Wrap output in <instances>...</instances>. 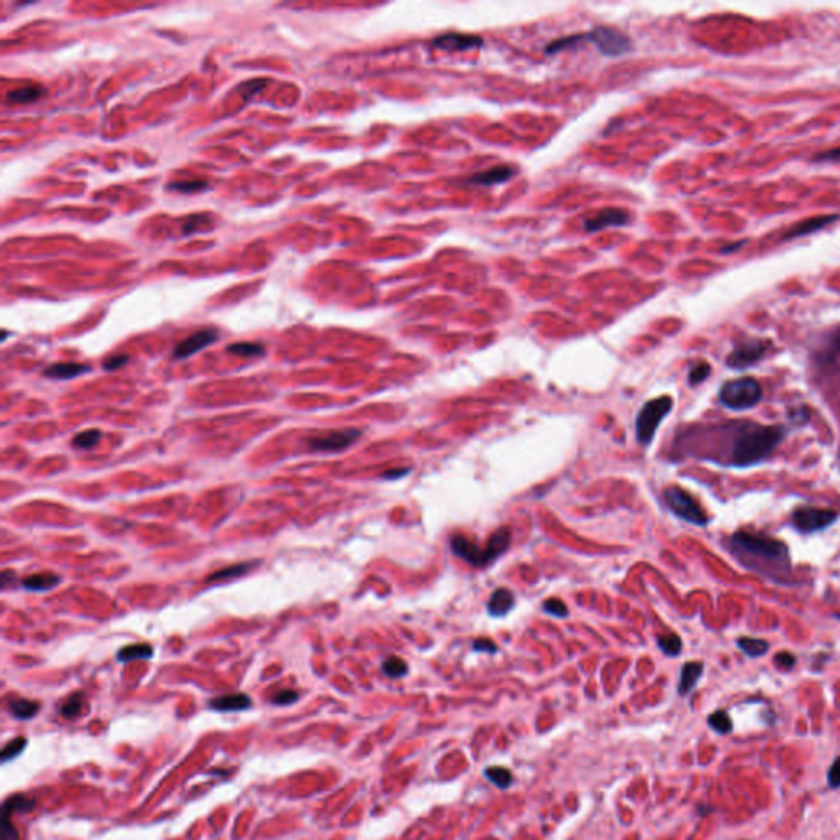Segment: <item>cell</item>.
Instances as JSON below:
<instances>
[{
    "mask_svg": "<svg viewBox=\"0 0 840 840\" xmlns=\"http://www.w3.org/2000/svg\"><path fill=\"white\" fill-rule=\"evenodd\" d=\"M785 429L781 425H757L748 424L739 429L734 437L731 461L732 465L752 466L765 460L775 446H778L785 437Z\"/></svg>",
    "mask_w": 840,
    "mask_h": 840,
    "instance_id": "6da1fadb",
    "label": "cell"
},
{
    "mask_svg": "<svg viewBox=\"0 0 840 840\" xmlns=\"http://www.w3.org/2000/svg\"><path fill=\"white\" fill-rule=\"evenodd\" d=\"M761 386L753 377H740L726 382L721 387L719 399L724 406L732 409V411H744L750 409L761 401Z\"/></svg>",
    "mask_w": 840,
    "mask_h": 840,
    "instance_id": "7a4b0ae2",
    "label": "cell"
},
{
    "mask_svg": "<svg viewBox=\"0 0 840 840\" xmlns=\"http://www.w3.org/2000/svg\"><path fill=\"white\" fill-rule=\"evenodd\" d=\"M671 409H673V399L668 396L656 397L645 404L635 420V433L640 443L648 445L652 442L660 422L668 416Z\"/></svg>",
    "mask_w": 840,
    "mask_h": 840,
    "instance_id": "3957f363",
    "label": "cell"
},
{
    "mask_svg": "<svg viewBox=\"0 0 840 840\" xmlns=\"http://www.w3.org/2000/svg\"><path fill=\"white\" fill-rule=\"evenodd\" d=\"M734 543L739 548L747 551L750 555L763 556L766 560H786L788 548L780 540L770 538L766 535H757L748 532H737L732 537Z\"/></svg>",
    "mask_w": 840,
    "mask_h": 840,
    "instance_id": "277c9868",
    "label": "cell"
},
{
    "mask_svg": "<svg viewBox=\"0 0 840 840\" xmlns=\"http://www.w3.org/2000/svg\"><path fill=\"white\" fill-rule=\"evenodd\" d=\"M663 499L666 506L673 511V514L682 519V521L691 522L695 525H706L709 522L706 512L702 511L700 504L696 502V499L692 497L690 492L681 490V487H666L663 491Z\"/></svg>",
    "mask_w": 840,
    "mask_h": 840,
    "instance_id": "5b68a950",
    "label": "cell"
},
{
    "mask_svg": "<svg viewBox=\"0 0 840 840\" xmlns=\"http://www.w3.org/2000/svg\"><path fill=\"white\" fill-rule=\"evenodd\" d=\"M581 40L595 43L597 50L606 56H619L630 50L629 36L616 28H607V26H597L590 33L581 35Z\"/></svg>",
    "mask_w": 840,
    "mask_h": 840,
    "instance_id": "8992f818",
    "label": "cell"
},
{
    "mask_svg": "<svg viewBox=\"0 0 840 840\" xmlns=\"http://www.w3.org/2000/svg\"><path fill=\"white\" fill-rule=\"evenodd\" d=\"M839 514L831 509L817 507H797L791 516V522L802 534L817 532L832 525L837 521Z\"/></svg>",
    "mask_w": 840,
    "mask_h": 840,
    "instance_id": "52a82bcc",
    "label": "cell"
},
{
    "mask_svg": "<svg viewBox=\"0 0 840 840\" xmlns=\"http://www.w3.org/2000/svg\"><path fill=\"white\" fill-rule=\"evenodd\" d=\"M360 435L361 430L358 429L335 430V432L319 435V437L309 440V448L317 453H337V451L346 450L353 445Z\"/></svg>",
    "mask_w": 840,
    "mask_h": 840,
    "instance_id": "ba28073f",
    "label": "cell"
},
{
    "mask_svg": "<svg viewBox=\"0 0 840 840\" xmlns=\"http://www.w3.org/2000/svg\"><path fill=\"white\" fill-rule=\"evenodd\" d=\"M766 350H768V343L763 340L745 341L727 356V366L734 368V370H744V368L752 366L763 358Z\"/></svg>",
    "mask_w": 840,
    "mask_h": 840,
    "instance_id": "9c48e42d",
    "label": "cell"
},
{
    "mask_svg": "<svg viewBox=\"0 0 840 840\" xmlns=\"http://www.w3.org/2000/svg\"><path fill=\"white\" fill-rule=\"evenodd\" d=\"M450 545L453 553L456 556H460L461 560H465L466 563H470L471 566H477V568H485V566H487L485 548L477 547L471 538L460 534L453 535L450 540Z\"/></svg>",
    "mask_w": 840,
    "mask_h": 840,
    "instance_id": "30bf717a",
    "label": "cell"
},
{
    "mask_svg": "<svg viewBox=\"0 0 840 840\" xmlns=\"http://www.w3.org/2000/svg\"><path fill=\"white\" fill-rule=\"evenodd\" d=\"M219 338V332L214 328H206V330H199V332L192 333L191 337L184 338L181 343L176 345L175 348V356L176 360H182V358H189V356L197 353V351H201L202 348H206L210 343H214L215 340Z\"/></svg>",
    "mask_w": 840,
    "mask_h": 840,
    "instance_id": "8fae6325",
    "label": "cell"
},
{
    "mask_svg": "<svg viewBox=\"0 0 840 840\" xmlns=\"http://www.w3.org/2000/svg\"><path fill=\"white\" fill-rule=\"evenodd\" d=\"M430 45L435 48L445 50V51H465L471 48H477L482 45V38L475 35H463V33H446L442 36H437L430 41Z\"/></svg>",
    "mask_w": 840,
    "mask_h": 840,
    "instance_id": "7c38bea8",
    "label": "cell"
},
{
    "mask_svg": "<svg viewBox=\"0 0 840 840\" xmlns=\"http://www.w3.org/2000/svg\"><path fill=\"white\" fill-rule=\"evenodd\" d=\"M630 220V215L626 212V210H617V209H611V210H602V212L592 215V217L586 219L585 220V228L587 232H599V230H604L607 227H621V225H626Z\"/></svg>",
    "mask_w": 840,
    "mask_h": 840,
    "instance_id": "4fadbf2b",
    "label": "cell"
},
{
    "mask_svg": "<svg viewBox=\"0 0 840 840\" xmlns=\"http://www.w3.org/2000/svg\"><path fill=\"white\" fill-rule=\"evenodd\" d=\"M512 542V529L511 527H501L487 538V543L485 547L486 553V563L491 565L492 561L497 560L504 551L509 548Z\"/></svg>",
    "mask_w": 840,
    "mask_h": 840,
    "instance_id": "5bb4252c",
    "label": "cell"
},
{
    "mask_svg": "<svg viewBox=\"0 0 840 840\" xmlns=\"http://www.w3.org/2000/svg\"><path fill=\"white\" fill-rule=\"evenodd\" d=\"M514 606H516V596H514V592L511 590H507V587H499V590L492 592L490 597L487 612L494 617H502L511 612Z\"/></svg>",
    "mask_w": 840,
    "mask_h": 840,
    "instance_id": "9a60e30c",
    "label": "cell"
},
{
    "mask_svg": "<svg viewBox=\"0 0 840 840\" xmlns=\"http://www.w3.org/2000/svg\"><path fill=\"white\" fill-rule=\"evenodd\" d=\"M251 704H253L251 697L243 695V692L219 696V697H215V700L210 701V707L215 709V711H222V712L245 711V709H248Z\"/></svg>",
    "mask_w": 840,
    "mask_h": 840,
    "instance_id": "2e32d148",
    "label": "cell"
},
{
    "mask_svg": "<svg viewBox=\"0 0 840 840\" xmlns=\"http://www.w3.org/2000/svg\"><path fill=\"white\" fill-rule=\"evenodd\" d=\"M702 671H704V665H702L701 661H687V663L682 666L678 685V692L681 696H686L687 692L695 690L697 681H700L702 676Z\"/></svg>",
    "mask_w": 840,
    "mask_h": 840,
    "instance_id": "e0dca14e",
    "label": "cell"
},
{
    "mask_svg": "<svg viewBox=\"0 0 840 840\" xmlns=\"http://www.w3.org/2000/svg\"><path fill=\"white\" fill-rule=\"evenodd\" d=\"M89 370L91 368L81 363H56L46 368L43 375L46 377H52V380H72V377L81 376Z\"/></svg>",
    "mask_w": 840,
    "mask_h": 840,
    "instance_id": "ac0fdd59",
    "label": "cell"
},
{
    "mask_svg": "<svg viewBox=\"0 0 840 840\" xmlns=\"http://www.w3.org/2000/svg\"><path fill=\"white\" fill-rule=\"evenodd\" d=\"M837 219H839L837 215H822V217L805 220V222L796 225L795 228L790 230V232L785 235V240H792V238H797V236L817 232V230L827 227L829 223L834 222V220H837Z\"/></svg>",
    "mask_w": 840,
    "mask_h": 840,
    "instance_id": "d6986e66",
    "label": "cell"
},
{
    "mask_svg": "<svg viewBox=\"0 0 840 840\" xmlns=\"http://www.w3.org/2000/svg\"><path fill=\"white\" fill-rule=\"evenodd\" d=\"M514 175H516V170H514V167H511V166H496L490 171L472 176L468 182L470 184H481V186H490V184H497V182H504V181L511 179Z\"/></svg>",
    "mask_w": 840,
    "mask_h": 840,
    "instance_id": "ffe728a7",
    "label": "cell"
},
{
    "mask_svg": "<svg viewBox=\"0 0 840 840\" xmlns=\"http://www.w3.org/2000/svg\"><path fill=\"white\" fill-rule=\"evenodd\" d=\"M61 578L55 573H36L23 580V586L30 591H48L60 585Z\"/></svg>",
    "mask_w": 840,
    "mask_h": 840,
    "instance_id": "44dd1931",
    "label": "cell"
},
{
    "mask_svg": "<svg viewBox=\"0 0 840 840\" xmlns=\"http://www.w3.org/2000/svg\"><path fill=\"white\" fill-rule=\"evenodd\" d=\"M43 96V87L38 84H28V86L13 89L7 94V101L13 104H30Z\"/></svg>",
    "mask_w": 840,
    "mask_h": 840,
    "instance_id": "7402d4cb",
    "label": "cell"
},
{
    "mask_svg": "<svg viewBox=\"0 0 840 840\" xmlns=\"http://www.w3.org/2000/svg\"><path fill=\"white\" fill-rule=\"evenodd\" d=\"M9 709H10V712H12L15 717L20 719V721H26V719L35 717L36 714H38L40 704L36 701L20 700V697H13V700L9 701Z\"/></svg>",
    "mask_w": 840,
    "mask_h": 840,
    "instance_id": "603a6c76",
    "label": "cell"
},
{
    "mask_svg": "<svg viewBox=\"0 0 840 840\" xmlns=\"http://www.w3.org/2000/svg\"><path fill=\"white\" fill-rule=\"evenodd\" d=\"M35 806H36V801L33 800V797H30L26 795H13L5 800L2 814H7V816H10V814H13V812L25 814V812L33 811Z\"/></svg>",
    "mask_w": 840,
    "mask_h": 840,
    "instance_id": "cb8c5ba5",
    "label": "cell"
},
{
    "mask_svg": "<svg viewBox=\"0 0 840 840\" xmlns=\"http://www.w3.org/2000/svg\"><path fill=\"white\" fill-rule=\"evenodd\" d=\"M151 656H153V647L150 643H135L127 645V647L120 650L117 653V660L122 661V663H127L131 660H143L151 658Z\"/></svg>",
    "mask_w": 840,
    "mask_h": 840,
    "instance_id": "d4e9b609",
    "label": "cell"
},
{
    "mask_svg": "<svg viewBox=\"0 0 840 840\" xmlns=\"http://www.w3.org/2000/svg\"><path fill=\"white\" fill-rule=\"evenodd\" d=\"M737 647L742 650L745 655L752 656V658H757V656L765 655L768 652L770 648V643L766 642L763 639H755V637H740L737 640Z\"/></svg>",
    "mask_w": 840,
    "mask_h": 840,
    "instance_id": "484cf974",
    "label": "cell"
},
{
    "mask_svg": "<svg viewBox=\"0 0 840 840\" xmlns=\"http://www.w3.org/2000/svg\"><path fill=\"white\" fill-rule=\"evenodd\" d=\"M485 776L492 785L501 788V790H507L514 781L512 773L504 766H490V768L485 770Z\"/></svg>",
    "mask_w": 840,
    "mask_h": 840,
    "instance_id": "4316f807",
    "label": "cell"
},
{
    "mask_svg": "<svg viewBox=\"0 0 840 840\" xmlns=\"http://www.w3.org/2000/svg\"><path fill=\"white\" fill-rule=\"evenodd\" d=\"M84 704H86L84 692H74L61 704V716L66 719H74L81 714Z\"/></svg>",
    "mask_w": 840,
    "mask_h": 840,
    "instance_id": "83f0119b",
    "label": "cell"
},
{
    "mask_svg": "<svg viewBox=\"0 0 840 840\" xmlns=\"http://www.w3.org/2000/svg\"><path fill=\"white\" fill-rule=\"evenodd\" d=\"M255 563H236L232 566H227V568H222L219 571H215L214 575H210L207 578L209 582H214V581H222V580H230V578H236V576H241L245 573H248L251 570V566Z\"/></svg>",
    "mask_w": 840,
    "mask_h": 840,
    "instance_id": "f1b7e54d",
    "label": "cell"
},
{
    "mask_svg": "<svg viewBox=\"0 0 840 840\" xmlns=\"http://www.w3.org/2000/svg\"><path fill=\"white\" fill-rule=\"evenodd\" d=\"M228 353L246 356V358H255V356L265 355V346L260 343H250V341H241V343H233L227 346Z\"/></svg>",
    "mask_w": 840,
    "mask_h": 840,
    "instance_id": "f546056e",
    "label": "cell"
},
{
    "mask_svg": "<svg viewBox=\"0 0 840 840\" xmlns=\"http://www.w3.org/2000/svg\"><path fill=\"white\" fill-rule=\"evenodd\" d=\"M709 726H711L714 731L721 735H726V734H731L732 729H734V724H732V719L729 717V714L726 711H716L712 712L711 716L707 719Z\"/></svg>",
    "mask_w": 840,
    "mask_h": 840,
    "instance_id": "4dcf8cb0",
    "label": "cell"
},
{
    "mask_svg": "<svg viewBox=\"0 0 840 840\" xmlns=\"http://www.w3.org/2000/svg\"><path fill=\"white\" fill-rule=\"evenodd\" d=\"M382 671H385L389 678H402V676L407 675L409 666L406 661L399 658V656H389V658H386L385 663H382Z\"/></svg>",
    "mask_w": 840,
    "mask_h": 840,
    "instance_id": "1f68e13d",
    "label": "cell"
},
{
    "mask_svg": "<svg viewBox=\"0 0 840 840\" xmlns=\"http://www.w3.org/2000/svg\"><path fill=\"white\" fill-rule=\"evenodd\" d=\"M658 647L665 655L676 656V655H680V652H681L682 642H681L678 634L671 632V634H666V635H661V637H658Z\"/></svg>",
    "mask_w": 840,
    "mask_h": 840,
    "instance_id": "d6a6232c",
    "label": "cell"
},
{
    "mask_svg": "<svg viewBox=\"0 0 840 840\" xmlns=\"http://www.w3.org/2000/svg\"><path fill=\"white\" fill-rule=\"evenodd\" d=\"M101 437H102L101 430H97V429L84 430V432L77 433L76 437L72 438V445H74L76 448L89 450V448H92V446H96L99 443V440H101Z\"/></svg>",
    "mask_w": 840,
    "mask_h": 840,
    "instance_id": "836d02e7",
    "label": "cell"
},
{
    "mask_svg": "<svg viewBox=\"0 0 840 840\" xmlns=\"http://www.w3.org/2000/svg\"><path fill=\"white\" fill-rule=\"evenodd\" d=\"M26 744L28 742H26L25 737H17V739L10 740L9 744H5V747L2 748V761H9L15 757H18V755L25 750Z\"/></svg>",
    "mask_w": 840,
    "mask_h": 840,
    "instance_id": "e575fe53",
    "label": "cell"
},
{
    "mask_svg": "<svg viewBox=\"0 0 840 840\" xmlns=\"http://www.w3.org/2000/svg\"><path fill=\"white\" fill-rule=\"evenodd\" d=\"M207 181H179V182H171L170 187L171 191H176V192H186V194H192V192H199V191H204V189H207Z\"/></svg>",
    "mask_w": 840,
    "mask_h": 840,
    "instance_id": "d590c367",
    "label": "cell"
},
{
    "mask_svg": "<svg viewBox=\"0 0 840 840\" xmlns=\"http://www.w3.org/2000/svg\"><path fill=\"white\" fill-rule=\"evenodd\" d=\"M543 611L555 617H568V607H566V604L561 599H556V597H551V599L543 602Z\"/></svg>",
    "mask_w": 840,
    "mask_h": 840,
    "instance_id": "8d00e7d4",
    "label": "cell"
},
{
    "mask_svg": "<svg viewBox=\"0 0 840 840\" xmlns=\"http://www.w3.org/2000/svg\"><path fill=\"white\" fill-rule=\"evenodd\" d=\"M0 840H22L20 832L15 824L10 821V816L4 814L2 817V829H0Z\"/></svg>",
    "mask_w": 840,
    "mask_h": 840,
    "instance_id": "74e56055",
    "label": "cell"
},
{
    "mask_svg": "<svg viewBox=\"0 0 840 840\" xmlns=\"http://www.w3.org/2000/svg\"><path fill=\"white\" fill-rule=\"evenodd\" d=\"M709 372H711V366H709L707 363H700V365H696L690 371V376H687V381H690L691 386L701 385V382L704 381L706 377L709 376Z\"/></svg>",
    "mask_w": 840,
    "mask_h": 840,
    "instance_id": "f35d334b",
    "label": "cell"
},
{
    "mask_svg": "<svg viewBox=\"0 0 840 840\" xmlns=\"http://www.w3.org/2000/svg\"><path fill=\"white\" fill-rule=\"evenodd\" d=\"M788 417L792 424H806L811 420V411L807 409L806 406H797L795 409H790V412H788Z\"/></svg>",
    "mask_w": 840,
    "mask_h": 840,
    "instance_id": "ab89813d",
    "label": "cell"
},
{
    "mask_svg": "<svg viewBox=\"0 0 840 840\" xmlns=\"http://www.w3.org/2000/svg\"><path fill=\"white\" fill-rule=\"evenodd\" d=\"M297 700H299V692L294 691V690H281V691H277L275 696H272V702H275V704H280V706L292 704V702H296Z\"/></svg>",
    "mask_w": 840,
    "mask_h": 840,
    "instance_id": "60d3db41",
    "label": "cell"
},
{
    "mask_svg": "<svg viewBox=\"0 0 840 840\" xmlns=\"http://www.w3.org/2000/svg\"><path fill=\"white\" fill-rule=\"evenodd\" d=\"M128 356L127 355H114L110 356L104 361V370L107 371H114V370H118V368H122L123 365L128 363Z\"/></svg>",
    "mask_w": 840,
    "mask_h": 840,
    "instance_id": "b9f144b4",
    "label": "cell"
},
{
    "mask_svg": "<svg viewBox=\"0 0 840 840\" xmlns=\"http://www.w3.org/2000/svg\"><path fill=\"white\" fill-rule=\"evenodd\" d=\"M775 661H776V665H778L780 668H783V670H791L792 666L796 665L795 655H791V653H788V652H781V653L776 655L775 656Z\"/></svg>",
    "mask_w": 840,
    "mask_h": 840,
    "instance_id": "7bdbcfd3",
    "label": "cell"
},
{
    "mask_svg": "<svg viewBox=\"0 0 840 840\" xmlns=\"http://www.w3.org/2000/svg\"><path fill=\"white\" fill-rule=\"evenodd\" d=\"M266 84H267L266 79H265V81H261V79H253V81L241 84V86L238 87V91H245V89H246V91H248V92H246V96H248V94H250V96H253V94L260 92L261 89L266 86Z\"/></svg>",
    "mask_w": 840,
    "mask_h": 840,
    "instance_id": "ee69618b",
    "label": "cell"
},
{
    "mask_svg": "<svg viewBox=\"0 0 840 840\" xmlns=\"http://www.w3.org/2000/svg\"><path fill=\"white\" fill-rule=\"evenodd\" d=\"M472 648H475L476 652H486V653H494L496 650H497L496 643L492 642V640H490V639H480V640H476V642L472 643Z\"/></svg>",
    "mask_w": 840,
    "mask_h": 840,
    "instance_id": "f6af8a7d",
    "label": "cell"
},
{
    "mask_svg": "<svg viewBox=\"0 0 840 840\" xmlns=\"http://www.w3.org/2000/svg\"><path fill=\"white\" fill-rule=\"evenodd\" d=\"M827 780H829V785H831V788L840 786V757L836 758V761L832 763L831 770H829Z\"/></svg>",
    "mask_w": 840,
    "mask_h": 840,
    "instance_id": "bcb514c9",
    "label": "cell"
},
{
    "mask_svg": "<svg viewBox=\"0 0 840 840\" xmlns=\"http://www.w3.org/2000/svg\"><path fill=\"white\" fill-rule=\"evenodd\" d=\"M814 161H821V162H832V161H840V148H836L832 151H826V153H821L814 158Z\"/></svg>",
    "mask_w": 840,
    "mask_h": 840,
    "instance_id": "7dc6e473",
    "label": "cell"
},
{
    "mask_svg": "<svg viewBox=\"0 0 840 840\" xmlns=\"http://www.w3.org/2000/svg\"><path fill=\"white\" fill-rule=\"evenodd\" d=\"M409 472H411V470H409V468H406V470H392V471L385 472V475H382V477H386V480H397V477L406 476V475H409Z\"/></svg>",
    "mask_w": 840,
    "mask_h": 840,
    "instance_id": "c3c4849f",
    "label": "cell"
}]
</instances>
